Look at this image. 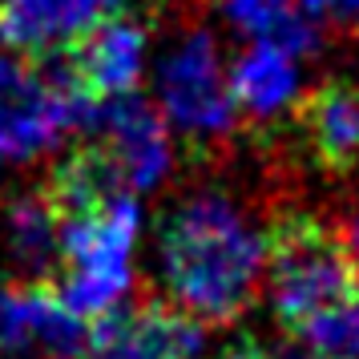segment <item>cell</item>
Wrapping results in <instances>:
<instances>
[{"label":"cell","mask_w":359,"mask_h":359,"mask_svg":"<svg viewBox=\"0 0 359 359\" xmlns=\"http://www.w3.org/2000/svg\"><path fill=\"white\" fill-rule=\"evenodd\" d=\"M162 275L194 319H234L255 303L262 238L230 198L194 194L158 226Z\"/></svg>","instance_id":"cell-1"},{"label":"cell","mask_w":359,"mask_h":359,"mask_svg":"<svg viewBox=\"0 0 359 359\" xmlns=\"http://www.w3.org/2000/svg\"><path fill=\"white\" fill-rule=\"evenodd\" d=\"M262 266L291 339L359 294V259L347 234L315 214H278L262 238Z\"/></svg>","instance_id":"cell-2"},{"label":"cell","mask_w":359,"mask_h":359,"mask_svg":"<svg viewBox=\"0 0 359 359\" xmlns=\"http://www.w3.org/2000/svg\"><path fill=\"white\" fill-rule=\"evenodd\" d=\"M57 218V291L81 323H97L101 315L121 307L130 291V255L137 243V194L89 198Z\"/></svg>","instance_id":"cell-3"},{"label":"cell","mask_w":359,"mask_h":359,"mask_svg":"<svg viewBox=\"0 0 359 359\" xmlns=\"http://www.w3.org/2000/svg\"><path fill=\"white\" fill-rule=\"evenodd\" d=\"M57 61L61 65H57L53 81L61 85L69 109H73V126H77L85 109L137 89L142 65H146V29L130 13H121V17L97 25L89 36H81Z\"/></svg>","instance_id":"cell-4"},{"label":"cell","mask_w":359,"mask_h":359,"mask_svg":"<svg viewBox=\"0 0 359 359\" xmlns=\"http://www.w3.org/2000/svg\"><path fill=\"white\" fill-rule=\"evenodd\" d=\"M73 126L61 85L36 61L0 49V162H33Z\"/></svg>","instance_id":"cell-5"},{"label":"cell","mask_w":359,"mask_h":359,"mask_svg":"<svg viewBox=\"0 0 359 359\" xmlns=\"http://www.w3.org/2000/svg\"><path fill=\"white\" fill-rule=\"evenodd\" d=\"M162 101L178 130L218 137L234 126V97L210 33H190L162 65Z\"/></svg>","instance_id":"cell-6"},{"label":"cell","mask_w":359,"mask_h":359,"mask_svg":"<svg viewBox=\"0 0 359 359\" xmlns=\"http://www.w3.org/2000/svg\"><path fill=\"white\" fill-rule=\"evenodd\" d=\"M202 319L186 307L149 299L137 307H114L89 323L85 359H198Z\"/></svg>","instance_id":"cell-7"},{"label":"cell","mask_w":359,"mask_h":359,"mask_svg":"<svg viewBox=\"0 0 359 359\" xmlns=\"http://www.w3.org/2000/svg\"><path fill=\"white\" fill-rule=\"evenodd\" d=\"M85 323L65 307L49 278L0 287V355H85Z\"/></svg>","instance_id":"cell-8"},{"label":"cell","mask_w":359,"mask_h":359,"mask_svg":"<svg viewBox=\"0 0 359 359\" xmlns=\"http://www.w3.org/2000/svg\"><path fill=\"white\" fill-rule=\"evenodd\" d=\"M121 13L130 0H0V45L41 65Z\"/></svg>","instance_id":"cell-9"},{"label":"cell","mask_w":359,"mask_h":359,"mask_svg":"<svg viewBox=\"0 0 359 359\" xmlns=\"http://www.w3.org/2000/svg\"><path fill=\"white\" fill-rule=\"evenodd\" d=\"M85 130H93V142L105 146V154L117 162L133 190L142 194L170 170V133L158 109L142 101L137 93L101 101L93 109H85L81 121Z\"/></svg>","instance_id":"cell-10"},{"label":"cell","mask_w":359,"mask_h":359,"mask_svg":"<svg viewBox=\"0 0 359 359\" xmlns=\"http://www.w3.org/2000/svg\"><path fill=\"white\" fill-rule=\"evenodd\" d=\"M307 146L315 162L331 174H347L359 165V85L327 81L299 105Z\"/></svg>","instance_id":"cell-11"},{"label":"cell","mask_w":359,"mask_h":359,"mask_svg":"<svg viewBox=\"0 0 359 359\" xmlns=\"http://www.w3.org/2000/svg\"><path fill=\"white\" fill-rule=\"evenodd\" d=\"M234 109H243L255 121H275L294 97H299V69L287 49L275 45H255L238 57L234 69L226 73Z\"/></svg>","instance_id":"cell-12"},{"label":"cell","mask_w":359,"mask_h":359,"mask_svg":"<svg viewBox=\"0 0 359 359\" xmlns=\"http://www.w3.org/2000/svg\"><path fill=\"white\" fill-rule=\"evenodd\" d=\"M226 13L255 45H275L291 57L315 49V25L299 8V0H222Z\"/></svg>","instance_id":"cell-13"},{"label":"cell","mask_w":359,"mask_h":359,"mask_svg":"<svg viewBox=\"0 0 359 359\" xmlns=\"http://www.w3.org/2000/svg\"><path fill=\"white\" fill-rule=\"evenodd\" d=\"M8 243L25 266H49V255H57V218H53L45 194L20 198L8 210Z\"/></svg>","instance_id":"cell-14"},{"label":"cell","mask_w":359,"mask_h":359,"mask_svg":"<svg viewBox=\"0 0 359 359\" xmlns=\"http://www.w3.org/2000/svg\"><path fill=\"white\" fill-rule=\"evenodd\" d=\"M299 339L323 351L331 359H359V294L347 303V307L331 311L327 319H319L315 327H307Z\"/></svg>","instance_id":"cell-15"},{"label":"cell","mask_w":359,"mask_h":359,"mask_svg":"<svg viewBox=\"0 0 359 359\" xmlns=\"http://www.w3.org/2000/svg\"><path fill=\"white\" fill-rule=\"evenodd\" d=\"M299 8L303 13H319V17L347 25V29H359V0H299Z\"/></svg>","instance_id":"cell-16"},{"label":"cell","mask_w":359,"mask_h":359,"mask_svg":"<svg viewBox=\"0 0 359 359\" xmlns=\"http://www.w3.org/2000/svg\"><path fill=\"white\" fill-rule=\"evenodd\" d=\"M222 359H271V347H262V343L246 339V343H234Z\"/></svg>","instance_id":"cell-17"},{"label":"cell","mask_w":359,"mask_h":359,"mask_svg":"<svg viewBox=\"0 0 359 359\" xmlns=\"http://www.w3.org/2000/svg\"><path fill=\"white\" fill-rule=\"evenodd\" d=\"M271 359H331L315 347H283V351H271Z\"/></svg>","instance_id":"cell-18"}]
</instances>
